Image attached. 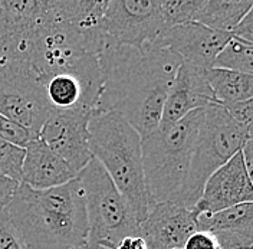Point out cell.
<instances>
[{
    "label": "cell",
    "mask_w": 253,
    "mask_h": 249,
    "mask_svg": "<svg viewBox=\"0 0 253 249\" xmlns=\"http://www.w3.org/2000/svg\"><path fill=\"white\" fill-rule=\"evenodd\" d=\"M102 88L94 112H117L145 139L157 131L175 72L183 62L170 49H137L105 38L98 55Z\"/></svg>",
    "instance_id": "6da1fadb"
},
{
    "label": "cell",
    "mask_w": 253,
    "mask_h": 249,
    "mask_svg": "<svg viewBox=\"0 0 253 249\" xmlns=\"http://www.w3.org/2000/svg\"><path fill=\"white\" fill-rule=\"evenodd\" d=\"M4 213L31 249L86 245L88 220L78 177L46 190L20 183Z\"/></svg>",
    "instance_id": "7a4b0ae2"
},
{
    "label": "cell",
    "mask_w": 253,
    "mask_h": 249,
    "mask_svg": "<svg viewBox=\"0 0 253 249\" xmlns=\"http://www.w3.org/2000/svg\"><path fill=\"white\" fill-rule=\"evenodd\" d=\"M89 150L123 195L138 222L151 203L142 170L141 137L117 112H94L88 121Z\"/></svg>",
    "instance_id": "3957f363"
},
{
    "label": "cell",
    "mask_w": 253,
    "mask_h": 249,
    "mask_svg": "<svg viewBox=\"0 0 253 249\" xmlns=\"http://www.w3.org/2000/svg\"><path fill=\"white\" fill-rule=\"evenodd\" d=\"M202 117L203 109H194L178 123L158 128L141 140L144 180L151 206L163 202L180 204Z\"/></svg>",
    "instance_id": "277c9868"
},
{
    "label": "cell",
    "mask_w": 253,
    "mask_h": 249,
    "mask_svg": "<svg viewBox=\"0 0 253 249\" xmlns=\"http://www.w3.org/2000/svg\"><path fill=\"white\" fill-rule=\"evenodd\" d=\"M78 180L88 220V248L115 249L126 236L140 234V222L96 158L79 171Z\"/></svg>",
    "instance_id": "5b68a950"
},
{
    "label": "cell",
    "mask_w": 253,
    "mask_h": 249,
    "mask_svg": "<svg viewBox=\"0 0 253 249\" xmlns=\"http://www.w3.org/2000/svg\"><path fill=\"white\" fill-rule=\"evenodd\" d=\"M251 139L252 133L233 121L223 105L213 102L206 107L193 144L189 174L180 204L193 209L202 196L207 179L240 151Z\"/></svg>",
    "instance_id": "8992f818"
},
{
    "label": "cell",
    "mask_w": 253,
    "mask_h": 249,
    "mask_svg": "<svg viewBox=\"0 0 253 249\" xmlns=\"http://www.w3.org/2000/svg\"><path fill=\"white\" fill-rule=\"evenodd\" d=\"M50 112L41 82L25 62H0V114L38 137Z\"/></svg>",
    "instance_id": "52a82bcc"
},
{
    "label": "cell",
    "mask_w": 253,
    "mask_h": 249,
    "mask_svg": "<svg viewBox=\"0 0 253 249\" xmlns=\"http://www.w3.org/2000/svg\"><path fill=\"white\" fill-rule=\"evenodd\" d=\"M105 38L137 49L151 47L167 31L160 0H107L102 15Z\"/></svg>",
    "instance_id": "ba28073f"
},
{
    "label": "cell",
    "mask_w": 253,
    "mask_h": 249,
    "mask_svg": "<svg viewBox=\"0 0 253 249\" xmlns=\"http://www.w3.org/2000/svg\"><path fill=\"white\" fill-rule=\"evenodd\" d=\"M91 114L82 111L50 109L38 137L78 174L91 160L88 121Z\"/></svg>",
    "instance_id": "9c48e42d"
},
{
    "label": "cell",
    "mask_w": 253,
    "mask_h": 249,
    "mask_svg": "<svg viewBox=\"0 0 253 249\" xmlns=\"http://www.w3.org/2000/svg\"><path fill=\"white\" fill-rule=\"evenodd\" d=\"M251 202H253L252 176L245 167L242 151H237L207 179L202 196L193 210L196 215H211L236 204Z\"/></svg>",
    "instance_id": "30bf717a"
},
{
    "label": "cell",
    "mask_w": 253,
    "mask_h": 249,
    "mask_svg": "<svg viewBox=\"0 0 253 249\" xmlns=\"http://www.w3.org/2000/svg\"><path fill=\"white\" fill-rule=\"evenodd\" d=\"M197 231L193 209L171 202L156 203L140 222V234L147 249H183L190 235Z\"/></svg>",
    "instance_id": "8fae6325"
},
{
    "label": "cell",
    "mask_w": 253,
    "mask_h": 249,
    "mask_svg": "<svg viewBox=\"0 0 253 249\" xmlns=\"http://www.w3.org/2000/svg\"><path fill=\"white\" fill-rule=\"evenodd\" d=\"M230 38L232 35L227 32L213 31L197 22H189L167 29L154 45L170 49L183 62L210 69Z\"/></svg>",
    "instance_id": "7c38bea8"
},
{
    "label": "cell",
    "mask_w": 253,
    "mask_h": 249,
    "mask_svg": "<svg viewBox=\"0 0 253 249\" xmlns=\"http://www.w3.org/2000/svg\"><path fill=\"white\" fill-rule=\"evenodd\" d=\"M216 102L206 79V69L181 62L167 95L158 128H169L194 109H205Z\"/></svg>",
    "instance_id": "4fadbf2b"
},
{
    "label": "cell",
    "mask_w": 253,
    "mask_h": 249,
    "mask_svg": "<svg viewBox=\"0 0 253 249\" xmlns=\"http://www.w3.org/2000/svg\"><path fill=\"white\" fill-rule=\"evenodd\" d=\"M23 150L20 183L26 186L36 190H46L62 186L78 177V174L39 137L28 143Z\"/></svg>",
    "instance_id": "5bb4252c"
},
{
    "label": "cell",
    "mask_w": 253,
    "mask_h": 249,
    "mask_svg": "<svg viewBox=\"0 0 253 249\" xmlns=\"http://www.w3.org/2000/svg\"><path fill=\"white\" fill-rule=\"evenodd\" d=\"M253 9V0H202L194 22L213 31L227 32Z\"/></svg>",
    "instance_id": "9a60e30c"
},
{
    "label": "cell",
    "mask_w": 253,
    "mask_h": 249,
    "mask_svg": "<svg viewBox=\"0 0 253 249\" xmlns=\"http://www.w3.org/2000/svg\"><path fill=\"white\" fill-rule=\"evenodd\" d=\"M206 79L216 100V104L229 105L252 100L253 75L220 68H210L206 69Z\"/></svg>",
    "instance_id": "2e32d148"
},
{
    "label": "cell",
    "mask_w": 253,
    "mask_h": 249,
    "mask_svg": "<svg viewBox=\"0 0 253 249\" xmlns=\"http://www.w3.org/2000/svg\"><path fill=\"white\" fill-rule=\"evenodd\" d=\"M197 231L224 232V231H252L253 232V202L236 204L211 215H197Z\"/></svg>",
    "instance_id": "e0dca14e"
},
{
    "label": "cell",
    "mask_w": 253,
    "mask_h": 249,
    "mask_svg": "<svg viewBox=\"0 0 253 249\" xmlns=\"http://www.w3.org/2000/svg\"><path fill=\"white\" fill-rule=\"evenodd\" d=\"M211 68L253 74V45L232 36L216 56Z\"/></svg>",
    "instance_id": "ac0fdd59"
},
{
    "label": "cell",
    "mask_w": 253,
    "mask_h": 249,
    "mask_svg": "<svg viewBox=\"0 0 253 249\" xmlns=\"http://www.w3.org/2000/svg\"><path fill=\"white\" fill-rule=\"evenodd\" d=\"M202 0H160V10L167 29L194 22Z\"/></svg>",
    "instance_id": "d6986e66"
},
{
    "label": "cell",
    "mask_w": 253,
    "mask_h": 249,
    "mask_svg": "<svg viewBox=\"0 0 253 249\" xmlns=\"http://www.w3.org/2000/svg\"><path fill=\"white\" fill-rule=\"evenodd\" d=\"M25 150L0 139V171L20 183V170Z\"/></svg>",
    "instance_id": "ffe728a7"
},
{
    "label": "cell",
    "mask_w": 253,
    "mask_h": 249,
    "mask_svg": "<svg viewBox=\"0 0 253 249\" xmlns=\"http://www.w3.org/2000/svg\"><path fill=\"white\" fill-rule=\"evenodd\" d=\"M0 139L13 144V146L25 149L28 146V143L36 139V136H33L26 128L20 127L0 114Z\"/></svg>",
    "instance_id": "44dd1931"
},
{
    "label": "cell",
    "mask_w": 253,
    "mask_h": 249,
    "mask_svg": "<svg viewBox=\"0 0 253 249\" xmlns=\"http://www.w3.org/2000/svg\"><path fill=\"white\" fill-rule=\"evenodd\" d=\"M0 249H31L4 212L0 213Z\"/></svg>",
    "instance_id": "7402d4cb"
},
{
    "label": "cell",
    "mask_w": 253,
    "mask_h": 249,
    "mask_svg": "<svg viewBox=\"0 0 253 249\" xmlns=\"http://www.w3.org/2000/svg\"><path fill=\"white\" fill-rule=\"evenodd\" d=\"M224 109L227 111V114L230 115V118L233 121H236L240 127H243L245 130L252 133L253 127V101L252 100H246V101H240L235 104H229V105H223Z\"/></svg>",
    "instance_id": "603a6c76"
},
{
    "label": "cell",
    "mask_w": 253,
    "mask_h": 249,
    "mask_svg": "<svg viewBox=\"0 0 253 249\" xmlns=\"http://www.w3.org/2000/svg\"><path fill=\"white\" fill-rule=\"evenodd\" d=\"M183 249H220V245L214 234L206 231H196L187 238Z\"/></svg>",
    "instance_id": "cb8c5ba5"
},
{
    "label": "cell",
    "mask_w": 253,
    "mask_h": 249,
    "mask_svg": "<svg viewBox=\"0 0 253 249\" xmlns=\"http://www.w3.org/2000/svg\"><path fill=\"white\" fill-rule=\"evenodd\" d=\"M19 185L20 183L17 180L3 174L0 171V213L6 210V207L12 200V198L16 193Z\"/></svg>",
    "instance_id": "d4e9b609"
},
{
    "label": "cell",
    "mask_w": 253,
    "mask_h": 249,
    "mask_svg": "<svg viewBox=\"0 0 253 249\" xmlns=\"http://www.w3.org/2000/svg\"><path fill=\"white\" fill-rule=\"evenodd\" d=\"M230 35L237 39L253 45V9L230 31Z\"/></svg>",
    "instance_id": "484cf974"
},
{
    "label": "cell",
    "mask_w": 253,
    "mask_h": 249,
    "mask_svg": "<svg viewBox=\"0 0 253 249\" xmlns=\"http://www.w3.org/2000/svg\"><path fill=\"white\" fill-rule=\"evenodd\" d=\"M115 249H147V245L142 241L141 236L134 235V236H126V239H123Z\"/></svg>",
    "instance_id": "4316f807"
},
{
    "label": "cell",
    "mask_w": 253,
    "mask_h": 249,
    "mask_svg": "<svg viewBox=\"0 0 253 249\" xmlns=\"http://www.w3.org/2000/svg\"><path fill=\"white\" fill-rule=\"evenodd\" d=\"M242 156H243V161H245V167L248 173L252 176L253 171V139L248 140L245 143V146L242 147Z\"/></svg>",
    "instance_id": "83f0119b"
},
{
    "label": "cell",
    "mask_w": 253,
    "mask_h": 249,
    "mask_svg": "<svg viewBox=\"0 0 253 249\" xmlns=\"http://www.w3.org/2000/svg\"><path fill=\"white\" fill-rule=\"evenodd\" d=\"M75 249H91V248H88V247L85 245V247H82V248H75Z\"/></svg>",
    "instance_id": "f1b7e54d"
}]
</instances>
